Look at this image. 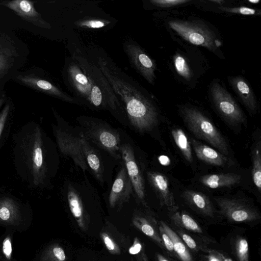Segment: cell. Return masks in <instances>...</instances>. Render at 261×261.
Here are the masks:
<instances>
[{"instance_id":"cell-2","label":"cell","mask_w":261,"mask_h":261,"mask_svg":"<svg viewBox=\"0 0 261 261\" xmlns=\"http://www.w3.org/2000/svg\"><path fill=\"white\" fill-rule=\"evenodd\" d=\"M71 56L76 60L92 85L89 108L108 110L115 115L125 114L123 106L100 69L81 48L72 50Z\"/></svg>"},{"instance_id":"cell-6","label":"cell","mask_w":261,"mask_h":261,"mask_svg":"<svg viewBox=\"0 0 261 261\" xmlns=\"http://www.w3.org/2000/svg\"><path fill=\"white\" fill-rule=\"evenodd\" d=\"M169 25L184 39L193 44L205 47L213 51L220 45L209 29L197 22L175 20L169 21Z\"/></svg>"},{"instance_id":"cell-12","label":"cell","mask_w":261,"mask_h":261,"mask_svg":"<svg viewBox=\"0 0 261 261\" xmlns=\"http://www.w3.org/2000/svg\"><path fill=\"white\" fill-rule=\"evenodd\" d=\"M42 145L41 130L37 126L32 137L30 153L33 182L36 186L42 184L45 177L46 168Z\"/></svg>"},{"instance_id":"cell-34","label":"cell","mask_w":261,"mask_h":261,"mask_svg":"<svg viewBox=\"0 0 261 261\" xmlns=\"http://www.w3.org/2000/svg\"><path fill=\"white\" fill-rule=\"evenodd\" d=\"M111 22L107 20L91 19L77 21L78 27L87 29H101L110 24Z\"/></svg>"},{"instance_id":"cell-46","label":"cell","mask_w":261,"mask_h":261,"mask_svg":"<svg viewBox=\"0 0 261 261\" xmlns=\"http://www.w3.org/2000/svg\"><path fill=\"white\" fill-rule=\"evenodd\" d=\"M211 1L214 3H218V4H221L222 3L224 2L222 0H212Z\"/></svg>"},{"instance_id":"cell-19","label":"cell","mask_w":261,"mask_h":261,"mask_svg":"<svg viewBox=\"0 0 261 261\" xmlns=\"http://www.w3.org/2000/svg\"><path fill=\"white\" fill-rule=\"evenodd\" d=\"M67 199L71 213L79 227L82 230L86 231L88 229L89 217L79 193L71 185L68 186Z\"/></svg>"},{"instance_id":"cell-17","label":"cell","mask_w":261,"mask_h":261,"mask_svg":"<svg viewBox=\"0 0 261 261\" xmlns=\"http://www.w3.org/2000/svg\"><path fill=\"white\" fill-rule=\"evenodd\" d=\"M133 225L151 239L161 248L165 247L159 230V225L152 216L142 212L135 213L132 220Z\"/></svg>"},{"instance_id":"cell-27","label":"cell","mask_w":261,"mask_h":261,"mask_svg":"<svg viewBox=\"0 0 261 261\" xmlns=\"http://www.w3.org/2000/svg\"><path fill=\"white\" fill-rule=\"evenodd\" d=\"M171 134L176 146L185 159L189 162L192 163L193 161L192 149L184 131L180 128H175L172 129Z\"/></svg>"},{"instance_id":"cell-37","label":"cell","mask_w":261,"mask_h":261,"mask_svg":"<svg viewBox=\"0 0 261 261\" xmlns=\"http://www.w3.org/2000/svg\"><path fill=\"white\" fill-rule=\"evenodd\" d=\"M159 230L165 249H166L172 256L177 257L174 252L173 243L170 238L165 232L162 227L159 224Z\"/></svg>"},{"instance_id":"cell-43","label":"cell","mask_w":261,"mask_h":261,"mask_svg":"<svg viewBox=\"0 0 261 261\" xmlns=\"http://www.w3.org/2000/svg\"><path fill=\"white\" fill-rule=\"evenodd\" d=\"M160 162L163 164L166 165L169 163V159L166 156H161L160 159Z\"/></svg>"},{"instance_id":"cell-48","label":"cell","mask_w":261,"mask_h":261,"mask_svg":"<svg viewBox=\"0 0 261 261\" xmlns=\"http://www.w3.org/2000/svg\"><path fill=\"white\" fill-rule=\"evenodd\" d=\"M3 102V99H0V106L2 105Z\"/></svg>"},{"instance_id":"cell-36","label":"cell","mask_w":261,"mask_h":261,"mask_svg":"<svg viewBox=\"0 0 261 261\" xmlns=\"http://www.w3.org/2000/svg\"><path fill=\"white\" fill-rule=\"evenodd\" d=\"M224 11L233 13L240 14L244 15L259 14L260 11L253 8L247 7H240L236 8H221Z\"/></svg>"},{"instance_id":"cell-42","label":"cell","mask_w":261,"mask_h":261,"mask_svg":"<svg viewBox=\"0 0 261 261\" xmlns=\"http://www.w3.org/2000/svg\"><path fill=\"white\" fill-rule=\"evenodd\" d=\"M10 65V59L8 56L0 55V74L7 69Z\"/></svg>"},{"instance_id":"cell-13","label":"cell","mask_w":261,"mask_h":261,"mask_svg":"<svg viewBox=\"0 0 261 261\" xmlns=\"http://www.w3.org/2000/svg\"><path fill=\"white\" fill-rule=\"evenodd\" d=\"M133 191L132 183L126 169L125 167H122L117 175L109 195L110 207L120 210L123 204L129 201Z\"/></svg>"},{"instance_id":"cell-10","label":"cell","mask_w":261,"mask_h":261,"mask_svg":"<svg viewBox=\"0 0 261 261\" xmlns=\"http://www.w3.org/2000/svg\"><path fill=\"white\" fill-rule=\"evenodd\" d=\"M120 152L133 190L139 200L146 206L144 179L135 159L134 149L129 144L126 143L120 145Z\"/></svg>"},{"instance_id":"cell-30","label":"cell","mask_w":261,"mask_h":261,"mask_svg":"<svg viewBox=\"0 0 261 261\" xmlns=\"http://www.w3.org/2000/svg\"><path fill=\"white\" fill-rule=\"evenodd\" d=\"M173 62L178 74L187 80H190L192 73L185 58L180 54H177L174 56Z\"/></svg>"},{"instance_id":"cell-26","label":"cell","mask_w":261,"mask_h":261,"mask_svg":"<svg viewBox=\"0 0 261 261\" xmlns=\"http://www.w3.org/2000/svg\"><path fill=\"white\" fill-rule=\"evenodd\" d=\"M19 216L18 207L11 199L5 198L0 200V221L7 223H13Z\"/></svg>"},{"instance_id":"cell-45","label":"cell","mask_w":261,"mask_h":261,"mask_svg":"<svg viewBox=\"0 0 261 261\" xmlns=\"http://www.w3.org/2000/svg\"><path fill=\"white\" fill-rule=\"evenodd\" d=\"M248 2L253 4H256L258 3L260 1L259 0H249Z\"/></svg>"},{"instance_id":"cell-41","label":"cell","mask_w":261,"mask_h":261,"mask_svg":"<svg viewBox=\"0 0 261 261\" xmlns=\"http://www.w3.org/2000/svg\"><path fill=\"white\" fill-rule=\"evenodd\" d=\"M224 257L220 253L211 250L208 252V254L206 256V261H224Z\"/></svg>"},{"instance_id":"cell-3","label":"cell","mask_w":261,"mask_h":261,"mask_svg":"<svg viewBox=\"0 0 261 261\" xmlns=\"http://www.w3.org/2000/svg\"><path fill=\"white\" fill-rule=\"evenodd\" d=\"M181 114L186 125L194 135L209 143L222 154L228 155L225 139L203 113L193 108L184 107Z\"/></svg>"},{"instance_id":"cell-38","label":"cell","mask_w":261,"mask_h":261,"mask_svg":"<svg viewBox=\"0 0 261 261\" xmlns=\"http://www.w3.org/2000/svg\"><path fill=\"white\" fill-rule=\"evenodd\" d=\"M190 2L188 0H151L150 2L153 5L162 8H169Z\"/></svg>"},{"instance_id":"cell-21","label":"cell","mask_w":261,"mask_h":261,"mask_svg":"<svg viewBox=\"0 0 261 261\" xmlns=\"http://www.w3.org/2000/svg\"><path fill=\"white\" fill-rule=\"evenodd\" d=\"M234 91L246 107L252 112L257 109V103L253 92L246 81L241 76L229 78Z\"/></svg>"},{"instance_id":"cell-24","label":"cell","mask_w":261,"mask_h":261,"mask_svg":"<svg viewBox=\"0 0 261 261\" xmlns=\"http://www.w3.org/2000/svg\"><path fill=\"white\" fill-rule=\"evenodd\" d=\"M159 225L170 238L177 257L181 261H194L187 246L177 233L164 221H160Z\"/></svg>"},{"instance_id":"cell-14","label":"cell","mask_w":261,"mask_h":261,"mask_svg":"<svg viewBox=\"0 0 261 261\" xmlns=\"http://www.w3.org/2000/svg\"><path fill=\"white\" fill-rule=\"evenodd\" d=\"M149 183L155 191L161 204L171 212L177 210L173 194L171 191L167 178L162 173L149 171L147 173Z\"/></svg>"},{"instance_id":"cell-1","label":"cell","mask_w":261,"mask_h":261,"mask_svg":"<svg viewBox=\"0 0 261 261\" xmlns=\"http://www.w3.org/2000/svg\"><path fill=\"white\" fill-rule=\"evenodd\" d=\"M86 53L110 83L131 125L140 132L149 131L156 126V108L137 81L119 67L101 47L90 46Z\"/></svg>"},{"instance_id":"cell-5","label":"cell","mask_w":261,"mask_h":261,"mask_svg":"<svg viewBox=\"0 0 261 261\" xmlns=\"http://www.w3.org/2000/svg\"><path fill=\"white\" fill-rule=\"evenodd\" d=\"M63 79L66 86L80 103L89 108L92 85L76 60L68 57L63 68Z\"/></svg>"},{"instance_id":"cell-18","label":"cell","mask_w":261,"mask_h":261,"mask_svg":"<svg viewBox=\"0 0 261 261\" xmlns=\"http://www.w3.org/2000/svg\"><path fill=\"white\" fill-rule=\"evenodd\" d=\"M193 149L199 159L208 164L221 166H232L234 162L218 151L198 141L192 139Z\"/></svg>"},{"instance_id":"cell-39","label":"cell","mask_w":261,"mask_h":261,"mask_svg":"<svg viewBox=\"0 0 261 261\" xmlns=\"http://www.w3.org/2000/svg\"><path fill=\"white\" fill-rule=\"evenodd\" d=\"M2 251L5 257L11 259L12 254V246L11 239L9 236L7 237L3 242Z\"/></svg>"},{"instance_id":"cell-15","label":"cell","mask_w":261,"mask_h":261,"mask_svg":"<svg viewBox=\"0 0 261 261\" xmlns=\"http://www.w3.org/2000/svg\"><path fill=\"white\" fill-rule=\"evenodd\" d=\"M17 79L28 86L58 98L64 101L80 105L74 97L71 96L50 82L32 75H19L17 77Z\"/></svg>"},{"instance_id":"cell-4","label":"cell","mask_w":261,"mask_h":261,"mask_svg":"<svg viewBox=\"0 0 261 261\" xmlns=\"http://www.w3.org/2000/svg\"><path fill=\"white\" fill-rule=\"evenodd\" d=\"M79 119L84 130L81 134L88 141L108 152L115 159L121 158L120 135L116 129L96 118L83 116Z\"/></svg>"},{"instance_id":"cell-40","label":"cell","mask_w":261,"mask_h":261,"mask_svg":"<svg viewBox=\"0 0 261 261\" xmlns=\"http://www.w3.org/2000/svg\"><path fill=\"white\" fill-rule=\"evenodd\" d=\"M10 106L8 104L0 114V137L4 128L7 117L9 114Z\"/></svg>"},{"instance_id":"cell-32","label":"cell","mask_w":261,"mask_h":261,"mask_svg":"<svg viewBox=\"0 0 261 261\" xmlns=\"http://www.w3.org/2000/svg\"><path fill=\"white\" fill-rule=\"evenodd\" d=\"M128 252L136 257L137 261H148L144 245L137 237L134 238L133 245L128 249Z\"/></svg>"},{"instance_id":"cell-9","label":"cell","mask_w":261,"mask_h":261,"mask_svg":"<svg viewBox=\"0 0 261 261\" xmlns=\"http://www.w3.org/2000/svg\"><path fill=\"white\" fill-rule=\"evenodd\" d=\"M123 46L124 51L132 66L149 83L153 85L156 70L154 61L133 40H125Z\"/></svg>"},{"instance_id":"cell-29","label":"cell","mask_w":261,"mask_h":261,"mask_svg":"<svg viewBox=\"0 0 261 261\" xmlns=\"http://www.w3.org/2000/svg\"><path fill=\"white\" fill-rule=\"evenodd\" d=\"M64 249L57 243L48 246L42 252L40 261H66Z\"/></svg>"},{"instance_id":"cell-33","label":"cell","mask_w":261,"mask_h":261,"mask_svg":"<svg viewBox=\"0 0 261 261\" xmlns=\"http://www.w3.org/2000/svg\"><path fill=\"white\" fill-rule=\"evenodd\" d=\"M100 236L107 249L111 254L114 255L121 254L119 246L110 234L103 231L100 233Z\"/></svg>"},{"instance_id":"cell-8","label":"cell","mask_w":261,"mask_h":261,"mask_svg":"<svg viewBox=\"0 0 261 261\" xmlns=\"http://www.w3.org/2000/svg\"><path fill=\"white\" fill-rule=\"evenodd\" d=\"M214 103L220 114L228 123L237 125L244 122V115L230 94L219 83L211 86Z\"/></svg>"},{"instance_id":"cell-25","label":"cell","mask_w":261,"mask_h":261,"mask_svg":"<svg viewBox=\"0 0 261 261\" xmlns=\"http://www.w3.org/2000/svg\"><path fill=\"white\" fill-rule=\"evenodd\" d=\"M170 218L175 225L195 233H202V230L199 224L189 215L184 212H172Z\"/></svg>"},{"instance_id":"cell-47","label":"cell","mask_w":261,"mask_h":261,"mask_svg":"<svg viewBox=\"0 0 261 261\" xmlns=\"http://www.w3.org/2000/svg\"><path fill=\"white\" fill-rule=\"evenodd\" d=\"M224 261H233L230 258L224 257Z\"/></svg>"},{"instance_id":"cell-44","label":"cell","mask_w":261,"mask_h":261,"mask_svg":"<svg viewBox=\"0 0 261 261\" xmlns=\"http://www.w3.org/2000/svg\"><path fill=\"white\" fill-rule=\"evenodd\" d=\"M156 258L158 261H169L167 258H166L163 255L157 253L156 254Z\"/></svg>"},{"instance_id":"cell-16","label":"cell","mask_w":261,"mask_h":261,"mask_svg":"<svg viewBox=\"0 0 261 261\" xmlns=\"http://www.w3.org/2000/svg\"><path fill=\"white\" fill-rule=\"evenodd\" d=\"M3 4L25 20L39 27L50 28V24L44 21L35 10L33 2L27 0H14L5 2Z\"/></svg>"},{"instance_id":"cell-28","label":"cell","mask_w":261,"mask_h":261,"mask_svg":"<svg viewBox=\"0 0 261 261\" xmlns=\"http://www.w3.org/2000/svg\"><path fill=\"white\" fill-rule=\"evenodd\" d=\"M260 143H256L251 149L252 170V176L253 182L260 192L261 188V153Z\"/></svg>"},{"instance_id":"cell-7","label":"cell","mask_w":261,"mask_h":261,"mask_svg":"<svg viewBox=\"0 0 261 261\" xmlns=\"http://www.w3.org/2000/svg\"><path fill=\"white\" fill-rule=\"evenodd\" d=\"M221 214L228 221L234 223H247L260 219L257 210L241 200L228 198H215Z\"/></svg>"},{"instance_id":"cell-31","label":"cell","mask_w":261,"mask_h":261,"mask_svg":"<svg viewBox=\"0 0 261 261\" xmlns=\"http://www.w3.org/2000/svg\"><path fill=\"white\" fill-rule=\"evenodd\" d=\"M234 251L239 261H249V246L244 238L237 239L234 243Z\"/></svg>"},{"instance_id":"cell-23","label":"cell","mask_w":261,"mask_h":261,"mask_svg":"<svg viewBox=\"0 0 261 261\" xmlns=\"http://www.w3.org/2000/svg\"><path fill=\"white\" fill-rule=\"evenodd\" d=\"M84 156L88 166L92 170L96 179L103 182L102 165L95 149L89 141L81 134L80 135Z\"/></svg>"},{"instance_id":"cell-20","label":"cell","mask_w":261,"mask_h":261,"mask_svg":"<svg viewBox=\"0 0 261 261\" xmlns=\"http://www.w3.org/2000/svg\"><path fill=\"white\" fill-rule=\"evenodd\" d=\"M241 176L234 173L206 174L200 178V182L211 189L229 187L239 184Z\"/></svg>"},{"instance_id":"cell-35","label":"cell","mask_w":261,"mask_h":261,"mask_svg":"<svg viewBox=\"0 0 261 261\" xmlns=\"http://www.w3.org/2000/svg\"><path fill=\"white\" fill-rule=\"evenodd\" d=\"M176 233L189 248L194 251H198L200 250L196 241L191 236L185 233L180 228L176 230Z\"/></svg>"},{"instance_id":"cell-49","label":"cell","mask_w":261,"mask_h":261,"mask_svg":"<svg viewBox=\"0 0 261 261\" xmlns=\"http://www.w3.org/2000/svg\"><path fill=\"white\" fill-rule=\"evenodd\" d=\"M131 261H134L133 259H132Z\"/></svg>"},{"instance_id":"cell-22","label":"cell","mask_w":261,"mask_h":261,"mask_svg":"<svg viewBox=\"0 0 261 261\" xmlns=\"http://www.w3.org/2000/svg\"><path fill=\"white\" fill-rule=\"evenodd\" d=\"M183 197L193 208L204 216L212 217L214 215L213 204L205 194L194 191L186 190Z\"/></svg>"},{"instance_id":"cell-11","label":"cell","mask_w":261,"mask_h":261,"mask_svg":"<svg viewBox=\"0 0 261 261\" xmlns=\"http://www.w3.org/2000/svg\"><path fill=\"white\" fill-rule=\"evenodd\" d=\"M54 133L61 153L71 158L83 171L87 170L88 165L82 151L80 137L74 136L56 127Z\"/></svg>"}]
</instances>
